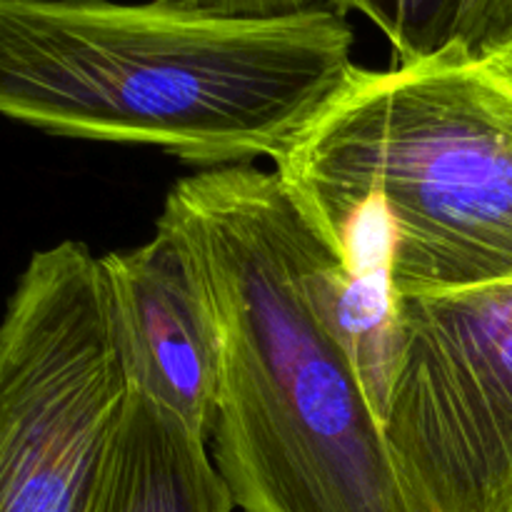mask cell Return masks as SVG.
<instances>
[{
	"mask_svg": "<svg viewBox=\"0 0 512 512\" xmlns=\"http://www.w3.org/2000/svg\"><path fill=\"white\" fill-rule=\"evenodd\" d=\"M183 8L225 18H273L315 8L318 0H168Z\"/></svg>",
	"mask_w": 512,
	"mask_h": 512,
	"instance_id": "obj_11",
	"label": "cell"
},
{
	"mask_svg": "<svg viewBox=\"0 0 512 512\" xmlns=\"http://www.w3.org/2000/svg\"><path fill=\"white\" fill-rule=\"evenodd\" d=\"M483 63L495 78H500L508 88H512V40L495 53H490L488 58H483Z\"/></svg>",
	"mask_w": 512,
	"mask_h": 512,
	"instance_id": "obj_12",
	"label": "cell"
},
{
	"mask_svg": "<svg viewBox=\"0 0 512 512\" xmlns=\"http://www.w3.org/2000/svg\"><path fill=\"white\" fill-rule=\"evenodd\" d=\"M208 440L130 390L90 512H233Z\"/></svg>",
	"mask_w": 512,
	"mask_h": 512,
	"instance_id": "obj_7",
	"label": "cell"
},
{
	"mask_svg": "<svg viewBox=\"0 0 512 512\" xmlns=\"http://www.w3.org/2000/svg\"><path fill=\"white\" fill-rule=\"evenodd\" d=\"M512 40V0H465L455 45L483 60Z\"/></svg>",
	"mask_w": 512,
	"mask_h": 512,
	"instance_id": "obj_10",
	"label": "cell"
},
{
	"mask_svg": "<svg viewBox=\"0 0 512 512\" xmlns=\"http://www.w3.org/2000/svg\"><path fill=\"white\" fill-rule=\"evenodd\" d=\"M223 328L213 463L243 512H428L303 288L308 220L278 175L203 168L165 198Z\"/></svg>",
	"mask_w": 512,
	"mask_h": 512,
	"instance_id": "obj_2",
	"label": "cell"
},
{
	"mask_svg": "<svg viewBox=\"0 0 512 512\" xmlns=\"http://www.w3.org/2000/svg\"><path fill=\"white\" fill-rule=\"evenodd\" d=\"M130 390L208 440L223 380V328L193 243L163 210L153 238L103 255Z\"/></svg>",
	"mask_w": 512,
	"mask_h": 512,
	"instance_id": "obj_6",
	"label": "cell"
},
{
	"mask_svg": "<svg viewBox=\"0 0 512 512\" xmlns=\"http://www.w3.org/2000/svg\"><path fill=\"white\" fill-rule=\"evenodd\" d=\"M355 68L333 8L225 18L168 0H0V115L203 168L275 160Z\"/></svg>",
	"mask_w": 512,
	"mask_h": 512,
	"instance_id": "obj_1",
	"label": "cell"
},
{
	"mask_svg": "<svg viewBox=\"0 0 512 512\" xmlns=\"http://www.w3.org/2000/svg\"><path fill=\"white\" fill-rule=\"evenodd\" d=\"M273 163L310 228L400 298L512 283V88L460 45L355 68Z\"/></svg>",
	"mask_w": 512,
	"mask_h": 512,
	"instance_id": "obj_3",
	"label": "cell"
},
{
	"mask_svg": "<svg viewBox=\"0 0 512 512\" xmlns=\"http://www.w3.org/2000/svg\"><path fill=\"white\" fill-rule=\"evenodd\" d=\"M340 13L358 10L383 30L395 65L433 58L455 43L465 0H333Z\"/></svg>",
	"mask_w": 512,
	"mask_h": 512,
	"instance_id": "obj_9",
	"label": "cell"
},
{
	"mask_svg": "<svg viewBox=\"0 0 512 512\" xmlns=\"http://www.w3.org/2000/svg\"><path fill=\"white\" fill-rule=\"evenodd\" d=\"M303 288L315 318L348 355L383 423L400 355L398 293L390 273L345 260L308 223Z\"/></svg>",
	"mask_w": 512,
	"mask_h": 512,
	"instance_id": "obj_8",
	"label": "cell"
},
{
	"mask_svg": "<svg viewBox=\"0 0 512 512\" xmlns=\"http://www.w3.org/2000/svg\"><path fill=\"white\" fill-rule=\"evenodd\" d=\"M130 383L103 258L33 253L0 320V512H90Z\"/></svg>",
	"mask_w": 512,
	"mask_h": 512,
	"instance_id": "obj_4",
	"label": "cell"
},
{
	"mask_svg": "<svg viewBox=\"0 0 512 512\" xmlns=\"http://www.w3.org/2000/svg\"><path fill=\"white\" fill-rule=\"evenodd\" d=\"M383 435L428 512H512V283L400 298Z\"/></svg>",
	"mask_w": 512,
	"mask_h": 512,
	"instance_id": "obj_5",
	"label": "cell"
}]
</instances>
